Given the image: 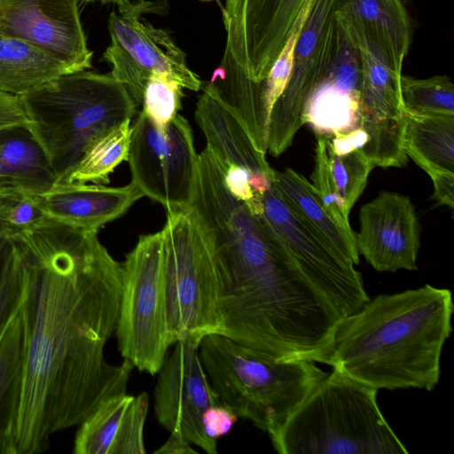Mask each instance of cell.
Wrapping results in <instances>:
<instances>
[{
	"instance_id": "4",
	"label": "cell",
	"mask_w": 454,
	"mask_h": 454,
	"mask_svg": "<svg viewBox=\"0 0 454 454\" xmlns=\"http://www.w3.org/2000/svg\"><path fill=\"white\" fill-rule=\"evenodd\" d=\"M378 391L333 369L269 435L272 447L280 454H407Z\"/></svg>"
},
{
	"instance_id": "20",
	"label": "cell",
	"mask_w": 454,
	"mask_h": 454,
	"mask_svg": "<svg viewBox=\"0 0 454 454\" xmlns=\"http://www.w3.org/2000/svg\"><path fill=\"white\" fill-rule=\"evenodd\" d=\"M0 182L32 195L51 189L57 176L27 125L0 129Z\"/></svg>"
},
{
	"instance_id": "22",
	"label": "cell",
	"mask_w": 454,
	"mask_h": 454,
	"mask_svg": "<svg viewBox=\"0 0 454 454\" xmlns=\"http://www.w3.org/2000/svg\"><path fill=\"white\" fill-rule=\"evenodd\" d=\"M403 148L429 176L454 174V115L404 111Z\"/></svg>"
},
{
	"instance_id": "13",
	"label": "cell",
	"mask_w": 454,
	"mask_h": 454,
	"mask_svg": "<svg viewBox=\"0 0 454 454\" xmlns=\"http://www.w3.org/2000/svg\"><path fill=\"white\" fill-rule=\"evenodd\" d=\"M157 374L153 396L158 422L207 454H216L217 443L205 435L201 418L207 407L221 403L201 364L199 346L176 341Z\"/></svg>"
},
{
	"instance_id": "21",
	"label": "cell",
	"mask_w": 454,
	"mask_h": 454,
	"mask_svg": "<svg viewBox=\"0 0 454 454\" xmlns=\"http://www.w3.org/2000/svg\"><path fill=\"white\" fill-rule=\"evenodd\" d=\"M211 82L241 121L257 150L266 154L270 113L263 81L254 82L248 79L225 49L222 64L214 72Z\"/></svg>"
},
{
	"instance_id": "25",
	"label": "cell",
	"mask_w": 454,
	"mask_h": 454,
	"mask_svg": "<svg viewBox=\"0 0 454 454\" xmlns=\"http://www.w3.org/2000/svg\"><path fill=\"white\" fill-rule=\"evenodd\" d=\"M23 327L20 310L0 336V454H9L22 377Z\"/></svg>"
},
{
	"instance_id": "33",
	"label": "cell",
	"mask_w": 454,
	"mask_h": 454,
	"mask_svg": "<svg viewBox=\"0 0 454 454\" xmlns=\"http://www.w3.org/2000/svg\"><path fill=\"white\" fill-rule=\"evenodd\" d=\"M22 294V278L12 244L0 275V336L6 324L18 310Z\"/></svg>"
},
{
	"instance_id": "41",
	"label": "cell",
	"mask_w": 454,
	"mask_h": 454,
	"mask_svg": "<svg viewBox=\"0 0 454 454\" xmlns=\"http://www.w3.org/2000/svg\"><path fill=\"white\" fill-rule=\"evenodd\" d=\"M201 1H212V0H201ZM218 1V0H217Z\"/></svg>"
},
{
	"instance_id": "34",
	"label": "cell",
	"mask_w": 454,
	"mask_h": 454,
	"mask_svg": "<svg viewBox=\"0 0 454 454\" xmlns=\"http://www.w3.org/2000/svg\"><path fill=\"white\" fill-rule=\"evenodd\" d=\"M238 420V416L222 403L207 407L202 414L201 425L205 435L212 442L227 434Z\"/></svg>"
},
{
	"instance_id": "8",
	"label": "cell",
	"mask_w": 454,
	"mask_h": 454,
	"mask_svg": "<svg viewBox=\"0 0 454 454\" xmlns=\"http://www.w3.org/2000/svg\"><path fill=\"white\" fill-rule=\"evenodd\" d=\"M244 203L272 232L301 274L328 300L340 318L356 312L370 299L356 264L291 206L278 190L273 172L269 188Z\"/></svg>"
},
{
	"instance_id": "23",
	"label": "cell",
	"mask_w": 454,
	"mask_h": 454,
	"mask_svg": "<svg viewBox=\"0 0 454 454\" xmlns=\"http://www.w3.org/2000/svg\"><path fill=\"white\" fill-rule=\"evenodd\" d=\"M67 74V68L51 55L0 33V90L20 97Z\"/></svg>"
},
{
	"instance_id": "2",
	"label": "cell",
	"mask_w": 454,
	"mask_h": 454,
	"mask_svg": "<svg viewBox=\"0 0 454 454\" xmlns=\"http://www.w3.org/2000/svg\"><path fill=\"white\" fill-rule=\"evenodd\" d=\"M453 313L448 288L379 294L338 321L325 364L377 390L432 391Z\"/></svg>"
},
{
	"instance_id": "29",
	"label": "cell",
	"mask_w": 454,
	"mask_h": 454,
	"mask_svg": "<svg viewBox=\"0 0 454 454\" xmlns=\"http://www.w3.org/2000/svg\"><path fill=\"white\" fill-rule=\"evenodd\" d=\"M325 147L334 186L349 215L352 207L363 193L374 165L359 150L338 155L330 149L326 140Z\"/></svg>"
},
{
	"instance_id": "37",
	"label": "cell",
	"mask_w": 454,
	"mask_h": 454,
	"mask_svg": "<svg viewBox=\"0 0 454 454\" xmlns=\"http://www.w3.org/2000/svg\"><path fill=\"white\" fill-rule=\"evenodd\" d=\"M434 184L432 198L438 205L454 207V174H436L430 176Z\"/></svg>"
},
{
	"instance_id": "38",
	"label": "cell",
	"mask_w": 454,
	"mask_h": 454,
	"mask_svg": "<svg viewBox=\"0 0 454 454\" xmlns=\"http://www.w3.org/2000/svg\"><path fill=\"white\" fill-rule=\"evenodd\" d=\"M154 452L157 454L197 453V451L191 447V443L177 432H171L165 443Z\"/></svg>"
},
{
	"instance_id": "30",
	"label": "cell",
	"mask_w": 454,
	"mask_h": 454,
	"mask_svg": "<svg viewBox=\"0 0 454 454\" xmlns=\"http://www.w3.org/2000/svg\"><path fill=\"white\" fill-rule=\"evenodd\" d=\"M47 218L34 195L0 182V225L10 237L29 231Z\"/></svg>"
},
{
	"instance_id": "18",
	"label": "cell",
	"mask_w": 454,
	"mask_h": 454,
	"mask_svg": "<svg viewBox=\"0 0 454 454\" xmlns=\"http://www.w3.org/2000/svg\"><path fill=\"white\" fill-rule=\"evenodd\" d=\"M335 18L359 52L362 70L360 121L403 119L402 68L395 65L385 51L362 31Z\"/></svg>"
},
{
	"instance_id": "7",
	"label": "cell",
	"mask_w": 454,
	"mask_h": 454,
	"mask_svg": "<svg viewBox=\"0 0 454 454\" xmlns=\"http://www.w3.org/2000/svg\"><path fill=\"white\" fill-rule=\"evenodd\" d=\"M121 357L150 375L173 345L168 324L162 232L142 235L121 263L115 333Z\"/></svg>"
},
{
	"instance_id": "5",
	"label": "cell",
	"mask_w": 454,
	"mask_h": 454,
	"mask_svg": "<svg viewBox=\"0 0 454 454\" xmlns=\"http://www.w3.org/2000/svg\"><path fill=\"white\" fill-rule=\"evenodd\" d=\"M199 355L220 403L268 435L327 374L314 362L276 359L220 333L205 336Z\"/></svg>"
},
{
	"instance_id": "26",
	"label": "cell",
	"mask_w": 454,
	"mask_h": 454,
	"mask_svg": "<svg viewBox=\"0 0 454 454\" xmlns=\"http://www.w3.org/2000/svg\"><path fill=\"white\" fill-rule=\"evenodd\" d=\"M302 122L323 136L348 133L360 124L359 100L323 81L307 103Z\"/></svg>"
},
{
	"instance_id": "12",
	"label": "cell",
	"mask_w": 454,
	"mask_h": 454,
	"mask_svg": "<svg viewBox=\"0 0 454 454\" xmlns=\"http://www.w3.org/2000/svg\"><path fill=\"white\" fill-rule=\"evenodd\" d=\"M309 0H225L226 46L251 81H263Z\"/></svg>"
},
{
	"instance_id": "28",
	"label": "cell",
	"mask_w": 454,
	"mask_h": 454,
	"mask_svg": "<svg viewBox=\"0 0 454 454\" xmlns=\"http://www.w3.org/2000/svg\"><path fill=\"white\" fill-rule=\"evenodd\" d=\"M401 94L406 112L454 115V85L446 75L417 79L402 74Z\"/></svg>"
},
{
	"instance_id": "32",
	"label": "cell",
	"mask_w": 454,
	"mask_h": 454,
	"mask_svg": "<svg viewBox=\"0 0 454 454\" xmlns=\"http://www.w3.org/2000/svg\"><path fill=\"white\" fill-rule=\"evenodd\" d=\"M316 136L315 164L310 176L311 184L319 195L327 213L336 224L348 235L355 239V231L351 229L348 221L349 215L347 213L344 202L336 191L331 176L325 137L319 134H316Z\"/></svg>"
},
{
	"instance_id": "10",
	"label": "cell",
	"mask_w": 454,
	"mask_h": 454,
	"mask_svg": "<svg viewBox=\"0 0 454 454\" xmlns=\"http://www.w3.org/2000/svg\"><path fill=\"white\" fill-rule=\"evenodd\" d=\"M131 129L127 159L131 182L167 211L188 208L198 164L188 121L177 114L161 129L141 110Z\"/></svg>"
},
{
	"instance_id": "35",
	"label": "cell",
	"mask_w": 454,
	"mask_h": 454,
	"mask_svg": "<svg viewBox=\"0 0 454 454\" xmlns=\"http://www.w3.org/2000/svg\"><path fill=\"white\" fill-rule=\"evenodd\" d=\"M224 183L228 191L238 200L247 202L254 197L250 184L253 174L247 168L236 165L222 167Z\"/></svg>"
},
{
	"instance_id": "9",
	"label": "cell",
	"mask_w": 454,
	"mask_h": 454,
	"mask_svg": "<svg viewBox=\"0 0 454 454\" xmlns=\"http://www.w3.org/2000/svg\"><path fill=\"white\" fill-rule=\"evenodd\" d=\"M162 9H166L162 1H129L118 7V13L110 14L111 43L103 58L112 65L110 74L127 88L137 106H142L145 85L154 74L192 91L201 88V81L168 31L140 20L144 13H160Z\"/></svg>"
},
{
	"instance_id": "19",
	"label": "cell",
	"mask_w": 454,
	"mask_h": 454,
	"mask_svg": "<svg viewBox=\"0 0 454 454\" xmlns=\"http://www.w3.org/2000/svg\"><path fill=\"white\" fill-rule=\"evenodd\" d=\"M335 16L362 31L403 67L411 27L402 0H335Z\"/></svg>"
},
{
	"instance_id": "1",
	"label": "cell",
	"mask_w": 454,
	"mask_h": 454,
	"mask_svg": "<svg viewBox=\"0 0 454 454\" xmlns=\"http://www.w3.org/2000/svg\"><path fill=\"white\" fill-rule=\"evenodd\" d=\"M11 239L22 278L23 363L9 454H35L102 399L126 392L134 366L105 357L119 314L121 263L98 232L47 218Z\"/></svg>"
},
{
	"instance_id": "39",
	"label": "cell",
	"mask_w": 454,
	"mask_h": 454,
	"mask_svg": "<svg viewBox=\"0 0 454 454\" xmlns=\"http://www.w3.org/2000/svg\"><path fill=\"white\" fill-rule=\"evenodd\" d=\"M12 249V239L0 225V275Z\"/></svg>"
},
{
	"instance_id": "24",
	"label": "cell",
	"mask_w": 454,
	"mask_h": 454,
	"mask_svg": "<svg viewBox=\"0 0 454 454\" xmlns=\"http://www.w3.org/2000/svg\"><path fill=\"white\" fill-rule=\"evenodd\" d=\"M273 176L278 190L291 206L340 254L358 264L359 254L355 239L333 220L313 185L290 168L283 171L273 168Z\"/></svg>"
},
{
	"instance_id": "6",
	"label": "cell",
	"mask_w": 454,
	"mask_h": 454,
	"mask_svg": "<svg viewBox=\"0 0 454 454\" xmlns=\"http://www.w3.org/2000/svg\"><path fill=\"white\" fill-rule=\"evenodd\" d=\"M161 232L170 339L199 346L220 329L215 254L189 207L168 211Z\"/></svg>"
},
{
	"instance_id": "3",
	"label": "cell",
	"mask_w": 454,
	"mask_h": 454,
	"mask_svg": "<svg viewBox=\"0 0 454 454\" xmlns=\"http://www.w3.org/2000/svg\"><path fill=\"white\" fill-rule=\"evenodd\" d=\"M19 98L58 183L67 182L90 145L131 120L137 107L110 74L86 70L63 74Z\"/></svg>"
},
{
	"instance_id": "11",
	"label": "cell",
	"mask_w": 454,
	"mask_h": 454,
	"mask_svg": "<svg viewBox=\"0 0 454 454\" xmlns=\"http://www.w3.org/2000/svg\"><path fill=\"white\" fill-rule=\"evenodd\" d=\"M335 0H313L300 33L292 74L270 116L267 152L279 156L303 125L302 114L331 65L336 41Z\"/></svg>"
},
{
	"instance_id": "15",
	"label": "cell",
	"mask_w": 454,
	"mask_h": 454,
	"mask_svg": "<svg viewBox=\"0 0 454 454\" xmlns=\"http://www.w3.org/2000/svg\"><path fill=\"white\" fill-rule=\"evenodd\" d=\"M358 254L377 271L417 270L420 227L408 196L380 192L359 213Z\"/></svg>"
},
{
	"instance_id": "14",
	"label": "cell",
	"mask_w": 454,
	"mask_h": 454,
	"mask_svg": "<svg viewBox=\"0 0 454 454\" xmlns=\"http://www.w3.org/2000/svg\"><path fill=\"white\" fill-rule=\"evenodd\" d=\"M0 33L31 43L69 73L91 67L78 0H0Z\"/></svg>"
},
{
	"instance_id": "40",
	"label": "cell",
	"mask_w": 454,
	"mask_h": 454,
	"mask_svg": "<svg viewBox=\"0 0 454 454\" xmlns=\"http://www.w3.org/2000/svg\"><path fill=\"white\" fill-rule=\"evenodd\" d=\"M79 1H82V2H93V1H99L101 3H114L117 4V6H121V5H124L125 4H127L128 2H129L130 0H78Z\"/></svg>"
},
{
	"instance_id": "17",
	"label": "cell",
	"mask_w": 454,
	"mask_h": 454,
	"mask_svg": "<svg viewBox=\"0 0 454 454\" xmlns=\"http://www.w3.org/2000/svg\"><path fill=\"white\" fill-rule=\"evenodd\" d=\"M34 196L48 218L98 232L106 223L125 214L144 195L132 182L121 187L67 182Z\"/></svg>"
},
{
	"instance_id": "31",
	"label": "cell",
	"mask_w": 454,
	"mask_h": 454,
	"mask_svg": "<svg viewBox=\"0 0 454 454\" xmlns=\"http://www.w3.org/2000/svg\"><path fill=\"white\" fill-rule=\"evenodd\" d=\"M183 87L162 74H153L145 88L142 111L163 129L181 108Z\"/></svg>"
},
{
	"instance_id": "16",
	"label": "cell",
	"mask_w": 454,
	"mask_h": 454,
	"mask_svg": "<svg viewBox=\"0 0 454 454\" xmlns=\"http://www.w3.org/2000/svg\"><path fill=\"white\" fill-rule=\"evenodd\" d=\"M149 410L146 392H126L102 399L79 424L74 454H145L144 431Z\"/></svg>"
},
{
	"instance_id": "36",
	"label": "cell",
	"mask_w": 454,
	"mask_h": 454,
	"mask_svg": "<svg viewBox=\"0 0 454 454\" xmlns=\"http://www.w3.org/2000/svg\"><path fill=\"white\" fill-rule=\"evenodd\" d=\"M18 125L28 126L20 98L0 90V129Z\"/></svg>"
},
{
	"instance_id": "27",
	"label": "cell",
	"mask_w": 454,
	"mask_h": 454,
	"mask_svg": "<svg viewBox=\"0 0 454 454\" xmlns=\"http://www.w3.org/2000/svg\"><path fill=\"white\" fill-rule=\"evenodd\" d=\"M130 121L126 120L96 140L67 182L107 184L109 175L121 161L128 159L132 132Z\"/></svg>"
}]
</instances>
